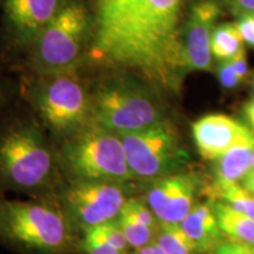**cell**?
Segmentation results:
<instances>
[{"label": "cell", "mask_w": 254, "mask_h": 254, "mask_svg": "<svg viewBox=\"0 0 254 254\" xmlns=\"http://www.w3.org/2000/svg\"><path fill=\"white\" fill-rule=\"evenodd\" d=\"M185 0H99L91 56L179 92L187 73L183 43Z\"/></svg>", "instance_id": "1"}, {"label": "cell", "mask_w": 254, "mask_h": 254, "mask_svg": "<svg viewBox=\"0 0 254 254\" xmlns=\"http://www.w3.org/2000/svg\"><path fill=\"white\" fill-rule=\"evenodd\" d=\"M78 231L57 202L0 198V243L24 254H69Z\"/></svg>", "instance_id": "2"}, {"label": "cell", "mask_w": 254, "mask_h": 254, "mask_svg": "<svg viewBox=\"0 0 254 254\" xmlns=\"http://www.w3.org/2000/svg\"><path fill=\"white\" fill-rule=\"evenodd\" d=\"M166 120V110L153 88L128 75L105 79L91 94V122L118 135Z\"/></svg>", "instance_id": "3"}, {"label": "cell", "mask_w": 254, "mask_h": 254, "mask_svg": "<svg viewBox=\"0 0 254 254\" xmlns=\"http://www.w3.org/2000/svg\"><path fill=\"white\" fill-rule=\"evenodd\" d=\"M58 157L33 124H17L0 133V186L36 192L55 185Z\"/></svg>", "instance_id": "4"}, {"label": "cell", "mask_w": 254, "mask_h": 254, "mask_svg": "<svg viewBox=\"0 0 254 254\" xmlns=\"http://www.w3.org/2000/svg\"><path fill=\"white\" fill-rule=\"evenodd\" d=\"M57 157L68 180L119 184L134 180L120 136L92 122L66 139Z\"/></svg>", "instance_id": "5"}, {"label": "cell", "mask_w": 254, "mask_h": 254, "mask_svg": "<svg viewBox=\"0 0 254 254\" xmlns=\"http://www.w3.org/2000/svg\"><path fill=\"white\" fill-rule=\"evenodd\" d=\"M32 103L47 128L64 141L91 122V93L73 69L43 73Z\"/></svg>", "instance_id": "6"}, {"label": "cell", "mask_w": 254, "mask_h": 254, "mask_svg": "<svg viewBox=\"0 0 254 254\" xmlns=\"http://www.w3.org/2000/svg\"><path fill=\"white\" fill-rule=\"evenodd\" d=\"M119 136L134 180L152 182L180 172L190 159L179 132L168 120Z\"/></svg>", "instance_id": "7"}, {"label": "cell", "mask_w": 254, "mask_h": 254, "mask_svg": "<svg viewBox=\"0 0 254 254\" xmlns=\"http://www.w3.org/2000/svg\"><path fill=\"white\" fill-rule=\"evenodd\" d=\"M88 31L87 9L80 2L68 1L31 44L34 66L41 73L73 69L81 57Z\"/></svg>", "instance_id": "8"}, {"label": "cell", "mask_w": 254, "mask_h": 254, "mask_svg": "<svg viewBox=\"0 0 254 254\" xmlns=\"http://www.w3.org/2000/svg\"><path fill=\"white\" fill-rule=\"evenodd\" d=\"M129 184L67 180L58 189L56 202L78 232L114 220L129 198Z\"/></svg>", "instance_id": "9"}, {"label": "cell", "mask_w": 254, "mask_h": 254, "mask_svg": "<svg viewBox=\"0 0 254 254\" xmlns=\"http://www.w3.org/2000/svg\"><path fill=\"white\" fill-rule=\"evenodd\" d=\"M148 183L144 201L159 224L179 225L195 206L196 192L200 189L196 173L180 171Z\"/></svg>", "instance_id": "10"}, {"label": "cell", "mask_w": 254, "mask_h": 254, "mask_svg": "<svg viewBox=\"0 0 254 254\" xmlns=\"http://www.w3.org/2000/svg\"><path fill=\"white\" fill-rule=\"evenodd\" d=\"M219 17L220 6L215 0H199L190 7L183 26L187 72L212 68L211 40Z\"/></svg>", "instance_id": "11"}, {"label": "cell", "mask_w": 254, "mask_h": 254, "mask_svg": "<svg viewBox=\"0 0 254 254\" xmlns=\"http://www.w3.org/2000/svg\"><path fill=\"white\" fill-rule=\"evenodd\" d=\"M67 2V0H2V6L15 40L31 45Z\"/></svg>", "instance_id": "12"}, {"label": "cell", "mask_w": 254, "mask_h": 254, "mask_svg": "<svg viewBox=\"0 0 254 254\" xmlns=\"http://www.w3.org/2000/svg\"><path fill=\"white\" fill-rule=\"evenodd\" d=\"M251 129L238 120L214 113L207 114L193 123L192 134L202 159L214 161L227 152Z\"/></svg>", "instance_id": "13"}, {"label": "cell", "mask_w": 254, "mask_h": 254, "mask_svg": "<svg viewBox=\"0 0 254 254\" xmlns=\"http://www.w3.org/2000/svg\"><path fill=\"white\" fill-rule=\"evenodd\" d=\"M179 225L192 241L196 253L215 251L224 241V233L219 227L211 201L195 205Z\"/></svg>", "instance_id": "14"}, {"label": "cell", "mask_w": 254, "mask_h": 254, "mask_svg": "<svg viewBox=\"0 0 254 254\" xmlns=\"http://www.w3.org/2000/svg\"><path fill=\"white\" fill-rule=\"evenodd\" d=\"M254 152V132L251 131L236 145H233L220 158L214 160L213 183H239L252 170Z\"/></svg>", "instance_id": "15"}, {"label": "cell", "mask_w": 254, "mask_h": 254, "mask_svg": "<svg viewBox=\"0 0 254 254\" xmlns=\"http://www.w3.org/2000/svg\"><path fill=\"white\" fill-rule=\"evenodd\" d=\"M222 233L230 240L254 246V219L240 213L226 202L211 201Z\"/></svg>", "instance_id": "16"}, {"label": "cell", "mask_w": 254, "mask_h": 254, "mask_svg": "<svg viewBox=\"0 0 254 254\" xmlns=\"http://www.w3.org/2000/svg\"><path fill=\"white\" fill-rule=\"evenodd\" d=\"M208 198L220 200L240 213L254 219V194L239 183L214 184L206 189Z\"/></svg>", "instance_id": "17"}, {"label": "cell", "mask_w": 254, "mask_h": 254, "mask_svg": "<svg viewBox=\"0 0 254 254\" xmlns=\"http://www.w3.org/2000/svg\"><path fill=\"white\" fill-rule=\"evenodd\" d=\"M244 50V40L237 24L225 23L215 26L211 40L212 56L225 62L236 57Z\"/></svg>", "instance_id": "18"}, {"label": "cell", "mask_w": 254, "mask_h": 254, "mask_svg": "<svg viewBox=\"0 0 254 254\" xmlns=\"http://www.w3.org/2000/svg\"><path fill=\"white\" fill-rule=\"evenodd\" d=\"M155 241L166 254H195V249L180 225L159 224Z\"/></svg>", "instance_id": "19"}, {"label": "cell", "mask_w": 254, "mask_h": 254, "mask_svg": "<svg viewBox=\"0 0 254 254\" xmlns=\"http://www.w3.org/2000/svg\"><path fill=\"white\" fill-rule=\"evenodd\" d=\"M118 220L124 231V234H125L127 243L133 250L141 249V247L150 245L155 240L157 231L146 226L141 222L136 221L135 219L129 217L128 214L122 212L119 214Z\"/></svg>", "instance_id": "20"}, {"label": "cell", "mask_w": 254, "mask_h": 254, "mask_svg": "<svg viewBox=\"0 0 254 254\" xmlns=\"http://www.w3.org/2000/svg\"><path fill=\"white\" fill-rule=\"evenodd\" d=\"M79 247L84 254H125L114 249L95 227L84 232V238L79 243Z\"/></svg>", "instance_id": "21"}, {"label": "cell", "mask_w": 254, "mask_h": 254, "mask_svg": "<svg viewBox=\"0 0 254 254\" xmlns=\"http://www.w3.org/2000/svg\"><path fill=\"white\" fill-rule=\"evenodd\" d=\"M124 213L128 214L129 217L135 219L136 221L141 222V224L146 225V226L153 228L158 232L159 230V222L157 218L154 217L153 212L148 207L147 204L144 201V199L139 198H131L129 196L126 204L124 205L123 211Z\"/></svg>", "instance_id": "22"}, {"label": "cell", "mask_w": 254, "mask_h": 254, "mask_svg": "<svg viewBox=\"0 0 254 254\" xmlns=\"http://www.w3.org/2000/svg\"><path fill=\"white\" fill-rule=\"evenodd\" d=\"M95 228H97V231L99 232L105 239L109 241L114 249L119 250L120 252L123 253L128 252L127 250H128L129 245L128 243H127V239L125 234H124L123 228L120 226L118 218L109 222H105V224L99 225V226H95Z\"/></svg>", "instance_id": "23"}, {"label": "cell", "mask_w": 254, "mask_h": 254, "mask_svg": "<svg viewBox=\"0 0 254 254\" xmlns=\"http://www.w3.org/2000/svg\"><path fill=\"white\" fill-rule=\"evenodd\" d=\"M218 78L221 86L228 88V90L237 87L241 82L231 60L222 62L220 67L218 69Z\"/></svg>", "instance_id": "24"}, {"label": "cell", "mask_w": 254, "mask_h": 254, "mask_svg": "<svg viewBox=\"0 0 254 254\" xmlns=\"http://www.w3.org/2000/svg\"><path fill=\"white\" fill-rule=\"evenodd\" d=\"M236 24L243 40L254 46V12L240 13L239 20Z\"/></svg>", "instance_id": "25"}, {"label": "cell", "mask_w": 254, "mask_h": 254, "mask_svg": "<svg viewBox=\"0 0 254 254\" xmlns=\"http://www.w3.org/2000/svg\"><path fill=\"white\" fill-rule=\"evenodd\" d=\"M230 60L233 64L234 68H236V72L240 79V81H243L247 77V74H249V63H247L245 49L241 50L236 57H233Z\"/></svg>", "instance_id": "26"}, {"label": "cell", "mask_w": 254, "mask_h": 254, "mask_svg": "<svg viewBox=\"0 0 254 254\" xmlns=\"http://www.w3.org/2000/svg\"><path fill=\"white\" fill-rule=\"evenodd\" d=\"M232 8L238 12H254V0H226Z\"/></svg>", "instance_id": "27"}, {"label": "cell", "mask_w": 254, "mask_h": 254, "mask_svg": "<svg viewBox=\"0 0 254 254\" xmlns=\"http://www.w3.org/2000/svg\"><path fill=\"white\" fill-rule=\"evenodd\" d=\"M125 254H166L164 252V250L159 246L157 241L150 244V245L141 247V249H135L132 252H126Z\"/></svg>", "instance_id": "28"}, {"label": "cell", "mask_w": 254, "mask_h": 254, "mask_svg": "<svg viewBox=\"0 0 254 254\" xmlns=\"http://www.w3.org/2000/svg\"><path fill=\"white\" fill-rule=\"evenodd\" d=\"M244 113H245L247 122L250 123V125L252 127L254 132V99L249 101V103L244 106Z\"/></svg>", "instance_id": "29"}, {"label": "cell", "mask_w": 254, "mask_h": 254, "mask_svg": "<svg viewBox=\"0 0 254 254\" xmlns=\"http://www.w3.org/2000/svg\"><path fill=\"white\" fill-rule=\"evenodd\" d=\"M243 185L254 194V170H251L243 179Z\"/></svg>", "instance_id": "30"}, {"label": "cell", "mask_w": 254, "mask_h": 254, "mask_svg": "<svg viewBox=\"0 0 254 254\" xmlns=\"http://www.w3.org/2000/svg\"><path fill=\"white\" fill-rule=\"evenodd\" d=\"M252 170H254V152H253V155H252Z\"/></svg>", "instance_id": "31"}]
</instances>
